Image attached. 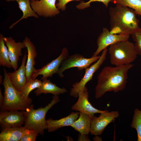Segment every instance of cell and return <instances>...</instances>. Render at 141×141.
I'll return each instance as SVG.
<instances>
[{
  "instance_id": "6da1fadb",
  "label": "cell",
  "mask_w": 141,
  "mask_h": 141,
  "mask_svg": "<svg viewBox=\"0 0 141 141\" xmlns=\"http://www.w3.org/2000/svg\"><path fill=\"white\" fill-rule=\"evenodd\" d=\"M134 65L132 64L122 66H106L97 78L95 89V98L98 99L108 92H117L125 88L129 70Z\"/></svg>"
},
{
  "instance_id": "7a4b0ae2",
  "label": "cell",
  "mask_w": 141,
  "mask_h": 141,
  "mask_svg": "<svg viewBox=\"0 0 141 141\" xmlns=\"http://www.w3.org/2000/svg\"><path fill=\"white\" fill-rule=\"evenodd\" d=\"M110 29L114 34H132L140 27L137 15L133 9L119 4L109 10Z\"/></svg>"
},
{
  "instance_id": "3957f363",
  "label": "cell",
  "mask_w": 141,
  "mask_h": 141,
  "mask_svg": "<svg viewBox=\"0 0 141 141\" xmlns=\"http://www.w3.org/2000/svg\"><path fill=\"white\" fill-rule=\"evenodd\" d=\"M50 102L44 107H41L36 109L31 104L24 111L25 120L24 127L35 131L39 134L44 135L45 130L47 129V122L45 116L48 111L54 105L60 101L58 95H54Z\"/></svg>"
},
{
  "instance_id": "277c9868",
  "label": "cell",
  "mask_w": 141,
  "mask_h": 141,
  "mask_svg": "<svg viewBox=\"0 0 141 141\" xmlns=\"http://www.w3.org/2000/svg\"><path fill=\"white\" fill-rule=\"evenodd\" d=\"M3 71L4 100L1 110L25 111L32 104V100L30 98H24L11 82L6 69L4 68Z\"/></svg>"
},
{
  "instance_id": "5b68a950",
  "label": "cell",
  "mask_w": 141,
  "mask_h": 141,
  "mask_svg": "<svg viewBox=\"0 0 141 141\" xmlns=\"http://www.w3.org/2000/svg\"><path fill=\"white\" fill-rule=\"evenodd\" d=\"M108 50L110 63L115 66L131 64L138 55L134 44L128 40L112 44Z\"/></svg>"
},
{
  "instance_id": "8992f818",
  "label": "cell",
  "mask_w": 141,
  "mask_h": 141,
  "mask_svg": "<svg viewBox=\"0 0 141 141\" xmlns=\"http://www.w3.org/2000/svg\"><path fill=\"white\" fill-rule=\"evenodd\" d=\"M100 56L92 57L87 58L78 54L69 56L62 62L57 73L60 78L64 77L63 73L66 70L73 67H77L78 70H81L89 68L90 65L97 61Z\"/></svg>"
},
{
  "instance_id": "52a82bcc",
  "label": "cell",
  "mask_w": 141,
  "mask_h": 141,
  "mask_svg": "<svg viewBox=\"0 0 141 141\" xmlns=\"http://www.w3.org/2000/svg\"><path fill=\"white\" fill-rule=\"evenodd\" d=\"M108 50L107 48L104 49L99 59L94 64L85 69V74L80 81L72 85L73 87L71 89L70 92V95L71 96L75 97H78L79 92L84 88L86 84L92 79L94 73L106 60Z\"/></svg>"
},
{
  "instance_id": "ba28073f",
  "label": "cell",
  "mask_w": 141,
  "mask_h": 141,
  "mask_svg": "<svg viewBox=\"0 0 141 141\" xmlns=\"http://www.w3.org/2000/svg\"><path fill=\"white\" fill-rule=\"evenodd\" d=\"M100 114L98 117L94 115L91 117L90 133L92 135H101L107 126L119 116L117 111L104 110Z\"/></svg>"
},
{
  "instance_id": "9c48e42d",
  "label": "cell",
  "mask_w": 141,
  "mask_h": 141,
  "mask_svg": "<svg viewBox=\"0 0 141 141\" xmlns=\"http://www.w3.org/2000/svg\"><path fill=\"white\" fill-rule=\"evenodd\" d=\"M130 36L125 34H112L107 28H103L97 40V48L92 56H98L101 51L109 46L119 42L128 40Z\"/></svg>"
},
{
  "instance_id": "30bf717a",
  "label": "cell",
  "mask_w": 141,
  "mask_h": 141,
  "mask_svg": "<svg viewBox=\"0 0 141 141\" xmlns=\"http://www.w3.org/2000/svg\"><path fill=\"white\" fill-rule=\"evenodd\" d=\"M69 56L67 49L66 48H63L61 54L56 58L41 68L36 69L33 75L32 79H35L39 75L43 76L41 79L42 80L51 77L53 74L57 73L62 61Z\"/></svg>"
},
{
  "instance_id": "8fae6325",
  "label": "cell",
  "mask_w": 141,
  "mask_h": 141,
  "mask_svg": "<svg viewBox=\"0 0 141 141\" xmlns=\"http://www.w3.org/2000/svg\"><path fill=\"white\" fill-rule=\"evenodd\" d=\"M30 0L31 8L38 16L51 17L60 13L56 6V0Z\"/></svg>"
},
{
  "instance_id": "7c38bea8",
  "label": "cell",
  "mask_w": 141,
  "mask_h": 141,
  "mask_svg": "<svg viewBox=\"0 0 141 141\" xmlns=\"http://www.w3.org/2000/svg\"><path fill=\"white\" fill-rule=\"evenodd\" d=\"M25 120L24 111L1 110L0 124L2 130L13 127L22 126Z\"/></svg>"
},
{
  "instance_id": "4fadbf2b",
  "label": "cell",
  "mask_w": 141,
  "mask_h": 141,
  "mask_svg": "<svg viewBox=\"0 0 141 141\" xmlns=\"http://www.w3.org/2000/svg\"><path fill=\"white\" fill-rule=\"evenodd\" d=\"M78 98L77 102L71 107L73 110L78 111L92 117L96 113H101L104 110H101L94 108L88 100L89 92L86 87L78 93Z\"/></svg>"
},
{
  "instance_id": "5bb4252c",
  "label": "cell",
  "mask_w": 141,
  "mask_h": 141,
  "mask_svg": "<svg viewBox=\"0 0 141 141\" xmlns=\"http://www.w3.org/2000/svg\"><path fill=\"white\" fill-rule=\"evenodd\" d=\"M4 40L8 48L9 60L12 68L15 70L18 68L19 57L22 55V49L26 47L22 42H16L11 37H4Z\"/></svg>"
},
{
  "instance_id": "9a60e30c",
  "label": "cell",
  "mask_w": 141,
  "mask_h": 141,
  "mask_svg": "<svg viewBox=\"0 0 141 141\" xmlns=\"http://www.w3.org/2000/svg\"><path fill=\"white\" fill-rule=\"evenodd\" d=\"M23 42L28 52L26 65V76L27 81L32 79L33 75L36 70L34 66L36 63L35 59L37 57V53L35 47L29 38L25 37Z\"/></svg>"
},
{
  "instance_id": "2e32d148",
  "label": "cell",
  "mask_w": 141,
  "mask_h": 141,
  "mask_svg": "<svg viewBox=\"0 0 141 141\" xmlns=\"http://www.w3.org/2000/svg\"><path fill=\"white\" fill-rule=\"evenodd\" d=\"M27 57L25 54L20 67L13 72L8 73L10 81L15 88L20 91L27 82L25 64Z\"/></svg>"
},
{
  "instance_id": "e0dca14e",
  "label": "cell",
  "mask_w": 141,
  "mask_h": 141,
  "mask_svg": "<svg viewBox=\"0 0 141 141\" xmlns=\"http://www.w3.org/2000/svg\"><path fill=\"white\" fill-rule=\"evenodd\" d=\"M80 113L79 111L72 112L67 116L58 120L48 119L47 120L48 132H52L64 127L70 126L78 119Z\"/></svg>"
},
{
  "instance_id": "ac0fdd59",
  "label": "cell",
  "mask_w": 141,
  "mask_h": 141,
  "mask_svg": "<svg viewBox=\"0 0 141 141\" xmlns=\"http://www.w3.org/2000/svg\"><path fill=\"white\" fill-rule=\"evenodd\" d=\"M26 129L22 126L13 127L2 130L0 141H20Z\"/></svg>"
},
{
  "instance_id": "d6986e66",
  "label": "cell",
  "mask_w": 141,
  "mask_h": 141,
  "mask_svg": "<svg viewBox=\"0 0 141 141\" xmlns=\"http://www.w3.org/2000/svg\"><path fill=\"white\" fill-rule=\"evenodd\" d=\"M40 86L37 88L34 93L36 95L38 96L42 93L46 94L50 93L54 95H58L63 94L67 92L66 89L64 87L61 88L51 82L49 79H47L43 80Z\"/></svg>"
},
{
  "instance_id": "ffe728a7",
  "label": "cell",
  "mask_w": 141,
  "mask_h": 141,
  "mask_svg": "<svg viewBox=\"0 0 141 141\" xmlns=\"http://www.w3.org/2000/svg\"><path fill=\"white\" fill-rule=\"evenodd\" d=\"M91 117L80 113L78 119L70 126L80 134L88 135L90 133Z\"/></svg>"
},
{
  "instance_id": "44dd1931",
  "label": "cell",
  "mask_w": 141,
  "mask_h": 141,
  "mask_svg": "<svg viewBox=\"0 0 141 141\" xmlns=\"http://www.w3.org/2000/svg\"><path fill=\"white\" fill-rule=\"evenodd\" d=\"M9 2L16 1L20 9L23 13V15L19 20L12 24L9 27V28H12L14 26L19 22L24 19H27L30 17H33L36 18H38V16L33 11L31 5L30 0H5Z\"/></svg>"
},
{
  "instance_id": "7402d4cb",
  "label": "cell",
  "mask_w": 141,
  "mask_h": 141,
  "mask_svg": "<svg viewBox=\"0 0 141 141\" xmlns=\"http://www.w3.org/2000/svg\"><path fill=\"white\" fill-rule=\"evenodd\" d=\"M4 37L0 34V66L8 68L12 67L9 60L8 48L5 45Z\"/></svg>"
},
{
  "instance_id": "603a6c76",
  "label": "cell",
  "mask_w": 141,
  "mask_h": 141,
  "mask_svg": "<svg viewBox=\"0 0 141 141\" xmlns=\"http://www.w3.org/2000/svg\"><path fill=\"white\" fill-rule=\"evenodd\" d=\"M42 82L38 79H31L27 82L20 92L24 98L27 99L29 98L28 95L30 92L35 89L39 87Z\"/></svg>"
},
{
  "instance_id": "cb8c5ba5",
  "label": "cell",
  "mask_w": 141,
  "mask_h": 141,
  "mask_svg": "<svg viewBox=\"0 0 141 141\" xmlns=\"http://www.w3.org/2000/svg\"><path fill=\"white\" fill-rule=\"evenodd\" d=\"M111 2L133 9L141 17V0H112Z\"/></svg>"
},
{
  "instance_id": "d4e9b609",
  "label": "cell",
  "mask_w": 141,
  "mask_h": 141,
  "mask_svg": "<svg viewBox=\"0 0 141 141\" xmlns=\"http://www.w3.org/2000/svg\"><path fill=\"white\" fill-rule=\"evenodd\" d=\"M131 126L137 131V141H141V109L139 110L136 108L134 109Z\"/></svg>"
},
{
  "instance_id": "484cf974",
  "label": "cell",
  "mask_w": 141,
  "mask_h": 141,
  "mask_svg": "<svg viewBox=\"0 0 141 141\" xmlns=\"http://www.w3.org/2000/svg\"><path fill=\"white\" fill-rule=\"evenodd\" d=\"M135 42L134 45L138 55H141V28H140L132 35Z\"/></svg>"
},
{
  "instance_id": "4316f807",
  "label": "cell",
  "mask_w": 141,
  "mask_h": 141,
  "mask_svg": "<svg viewBox=\"0 0 141 141\" xmlns=\"http://www.w3.org/2000/svg\"><path fill=\"white\" fill-rule=\"evenodd\" d=\"M112 0H89L87 2L83 1H81L78 5H76V7L79 10L84 9L90 7V3L92 2H102L106 7H107L109 2Z\"/></svg>"
},
{
  "instance_id": "83f0119b",
  "label": "cell",
  "mask_w": 141,
  "mask_h": 141,
  "mask_svg": "<svg viewBox=\"0 0 141 141\" xmlns=\"http://www.w3.org/2000/svg\"><path fill=\"white\" fill-rule=\"evenodd\" d=\"M38 134L35 131L26 129L20 141H35Z\"/></svg>"
},
{
  "instance_id": "f1b7e54d",
  "label": "cell",
  "mask_w": 141,
  "mask_h": 141,
  "mask_svg": "<svg viewBox=\"0 0 141 141\" xmlns=\"http://www.w3.org/2000/svg\"><path fill=\"white\" fill-rule=\"evenodd\" d=\"M81 0H58V2L56 4V6L59 10H61L62 11L65 10L66 8V5L69 2L74 1H77Z\"/></svg>"
},
{
  "instance_id": "f546056e",
  "label": "cell",
  "mask_w": 141,
  "mask_h": 141,
  "mask_svg": "<svg viewBox=\"0 0 141 141\" xmlns=\"http://www.w3.org/2000/svg\"><path fill=\"white\" fill-rule=\"evenodd\" d=\"M4 100V97L3 96L1 88H0V107L1 108L3 104Z\"/></svg>"
},
{
  "instance_id": "4dcf8cb0",
  "label": "cell",
  "mask_w": 141,
  "mask_h": 141,
  "mask_svg": "<svg viewBox=\"0 0 141 141\" xmlns=\"http://www.w3.org/2000/svg\"><path fill=\"white\" fill-rule=\"evenodd\" d=\"M3 78V77L0 75V84H1L2 83V78Z\"/></svg>"
}]
</instances>
